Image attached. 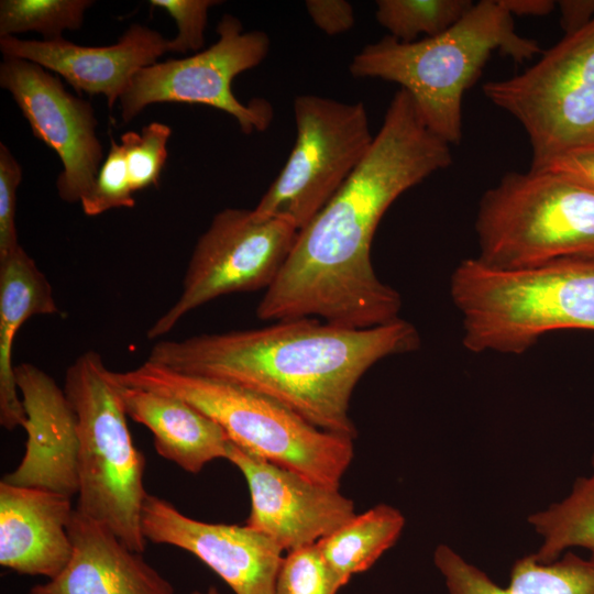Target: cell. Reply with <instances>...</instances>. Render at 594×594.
Listing matches in <instances>:
<instances>
[{
  "label": "cell",
  "instance_id": "6da1fadb",
  "mask_svg": "<svg viewBox=\"0 0 594 594\" xmlns=\"http://www.w3.org/2000/svg\"><path fill=\"white\" fill-rule=\"evenodd\" d=\"M451 163L450 144L425 125L409 94L399 89L361 163L298 231L256 316L270 321L318 318L354 329L398 319L400 295L372 264L375 231L403 193Z\"/></svg>",
  "mask_w": 594,
  "mask_h": 594
},
{
  "label": "cell",
  "instance_id": "7a4b0ae2",
  "mask_svg": "<svg viewBox=\"0 0 594 594\" xmlns=\"http://www.w3.org/2000/svg\"><path fill=\"white\" fill-rule=\"evenodd\" d=\"M420 337L402 318L354 329L318 318L156 342L147 361L263 394L314 426L350 439L352 393L378 361L415 351Z\"/></svg>",
  "mask_w": 594,
  "mask_h": 594
},
{
  "label": "cell",
  "instance_id": "3957f363",
  "mask_svg": "<svg viewBox=\"0 0 594 594\" xmlns=\"http://www.w3.org/2000/svg\"><path fill=\"white\" fill-rule=\"evenodd\" d=\"M493 52L524 62L541 53L519 35L498 0H482L444 32L400 42L386 35L364 46L349 70L356 78L396 82L411 97L425 125L448 144L462 139V101Z\"/></svg>",
  "mask_w": 594,
  "mask_h": 594
},
{
  "label": "cell",
  "instance_id": "277c9868",
  "mask_svg": "<svg viewBox=\"0 0 594 594\" xmlns=\"http://www.w3.org/2000/svg\"><path fill=\"white\" fill-rule=\"evenodd\" d=\"M450 294L466 350L520 354L561 329L594 330V257L502 270L477 257L455 267Z\"/></svg>",
  "mask_w": 594,
  "mask_h": 594
},
{
  "label": "cell",
  "instance_id": "5b68a950",
  "mask_svg": "<svg viewBox=\"0 0 594 594\" xmlns=\"http://www.w3.org/2000/svg\"><path fill=\"white\" fill-rule=\"evenodd\" d=\"M114 380L180 398L218 424L229 440L320 485L340 490L353 439L322 430L283 404L220 380L180 373L145 361Z\"/></svg>",
  "mask_w": 594,
  "mask_h": 594
},
{
  "label": "cell",
  "instance_id": "8992f818",
  "mask_svg": "<svg viewBox=\"0 0 594 594\" xmlns=\"http://www.w3.org/2000/svg\"><path fill=\"white\" fill-rule=\"evenodd\" d=\"M63 389L77 417V509L101 522L128 548L143 553L145 458L132 441L119 385L96 351L67 367Z\"/></svg>",
  "mask_w": 594,
  "mask_h": 594
},
{
  "label": "cell",
  "instance_id": "52a82bcc",
  "mask_svg": "<svg viewBox=\"0 0 594 594\" xmlns=\"http://www.w3.org/2000/svg\"><path fill=\"white\" fill-rule=\"evenodd\" d=\"M479 255L502 270L594 257V189L544 170L509 172L482 196Z\"/></svg>",
  "mask_w": 594,
  "mask_h": 594
},
{
  "label": "cell",
  "instance_id": "ba28073f",
  "mask_svg": "<svg viewBox=\"0 0 594 594\" xmlns=\"http://www.w3.org/2000/svg\"><path fill=\"white\" fill-rule=\"evenodd\" d=\"M482 89L527 133L530 168L594 147V19L565 34L522 73L487 81Z\"/></svg>",
  "mask_w": 594,
  "mask_h": 594
},
{
  "label": "cell",
  "instance_id": "9c48e42d",
  "mask_svg": "<svg viewBox=\"0 0 594 594\" xmlns=\"http://www.w3.org/2000/svg\"><path fill=\"white\" fill-rule=\"evenodd\" d=\"M293 112L296 139L292 152L252 211L260 219L286 218L300 230L345 183L374 136L362 102L299 95Z\"/></svg>",
  "mask_w": 594,
  "mask_h": 594
},
{
  "label": "cell",
  "instance_id": "30bf717a",
  "mask_svg": "<svg viewBox=\"0 0 594 594\" xmlns=\"http://www.w3.org/2000/svg\"><path fill=\"white\" fill-rule=\"evenodd\" d=\"M283 217L256 218L252 210L226 208L198 239L177 300L151 326L147 339L168 332L190 311L232 293L267 289L298 234Z\"/></svg>",
  "mask_w": 594,
  "mask_h": 594
},
{
  "label": "cell",
  "instance_id": "8fae6325",
  "mask_svg": "<svg viewBox=\"0 0 594 594\" xmlns=\"http://www.w3.org/2000/svg\"><path fill=\"white\" fill-rule=\"evenodd\" d=\"M217 33L218 41L206 50L139 70L120 98L122 120L130 122L152 103H199L232 116L244 134L265 131L273 120L272 105L265 99L243 103L231 85L265 59L271 40L264 31H244L231 14L221 18Z\"/></svg>",
  "mask_w": 594,
  "mask_h": 594
},
{
  "label": "cell",
  "instance_id": "7c38bea8",
  "mask_svg": "<svg viewBox=\"0 0 594 594\" xmlns=\"http://www.w3.org/2000/svg\"><path fill=\"white\" fill-rule=\"evenodd\" d=\"M0 86L11 94L34 136L59 156L63 172L56 187L61 199L80 202L96 180L103 155L92 106L66 91L57 76L25 59H3Z\"/></svg>",
  "mask_w": 594,
  "mask_h": 594
},
{
  "label": "cell",
  "instance_id": "4fadbf2b",
  "mask_svg": "<svg viewBox=\"0 0 594 594\" xmlns=\"http://www.w3.org/2000/svg\"><path fill=\"white\" fill-rule=\"evenodd\" d=\"M227 460L243 474L251 509L245 526L284 551L317 543L354 517L353 502L229 441Z\"/></svg>",
  "mask_w": 594,
  "mask_h": 594
},
{
  "label": "cell",
  "instance_id": "5bb4252c",
  "mask_svg": "<svg viewBox=\"0 0 594 594\" xmlns=\"http://www.w3.org/2000/svg\"><path fill=\"white\" fill-rule=\"evenodd\" d=\"M146 540L183 549L211 569L234 594H275L284 550L248 526L196 520L147 494L142 508Z\"/></svg>",
  "mask_w": 594,
  "mask_h": 594
},
{
  "label": "cell",
  "instance_id": "9a60e30c",
  "mask_svg": "<svg viewBox=\"0 0 594 594\" xmlns=\"http://www.w3.org/2000/svg\"><path fill=\"white\" fill-rule=\"evenodd\" d=\"M28 435L19 465L1 481L73 497L79 493L76 414L53 377L32 363L14 366Z\"/></svg>",
  "mask_w": 594,
  "mask_h": 594
},
{
  "label": "cell",
  "instance_id": "2e32d148",
  "mask_svg": "<svg viewBox=\"0 0 594 594\" xmlns=\"http://www.w3.org/2000/svg\"><path fill=\"white\" fill-rule=\"evenodd\" d=\"M0 51L4 58L25 59L61 75L78 92L105 95L111 109L135 74L168 52V40L135 23L108 46H81L63 37L26 41L7 36L0 37Z\"/></svg>",
  "mask_w": 594,
  "mask_h": 594
},
{
  "label": "cell",
  "instance_id": "e0dca14e",
  "mask_svg": "<svg viewBox=\"0 0 594 594\" xmlns=\"http://www.w3.org/2000/svg\"><path fill=\"white\" fill-rule=\"evenodd\" d=\"M73 554L55 578L28 594H175L172 583L101 522L74 509Z\"/></svg>",
  "mask_w": 594,
  "mask_h": 594
},
{
  "label": "cell",
  "instance_id": "ac0fdd59",
  "mask_svg": "<svg viewBox=\"0 0 594 594\" xmlns=\"http://www.w3.org/2000/svg\"><path fill=\"white\" fill-rule=\"evenodd\" d=\"M72 498L0 482V565L51 580L69 562Z\"/></svg>",
  "mask_w": 594,
  "mask_h": 594
},
{
  "label": "cell",
  "instance_id": "d6986e66",
  "mask_svg": "<svg viewBox=\"0 0 594 594\" xmlns=\"http://www.w3.org/2000/svg\"><path fill=\"white\" fill-rule=\"evenodd\" d=\"M118 385L128 417L152 432L162 458L191 474L216 459L227 458V433L194 406L174 396Z\"/></svg>",
  "mask_w": 594,
  "mask_h": 594
},
{
  "label": "cell",
  "instance_id": "ffe728a7",
  "mask_svg": "<svg viewBox=\"0 0 594 594\" xmlns=\"http://www.w3.org/2000/svg\"><path fill=\"white\" fill-rule=\"evenodd\" d=\"M58 312L47 277L22 245L0 257V424L7 430L26 422L12 363L15 336L28 319Z\"/></svg>",
  "mask_w": 594,
  "mask_h": 594
},
{
  "label": "cell",
  "instance_id": "44dd1931",
  "mask_svg": "<svg viewBox=\"0 0 594 594\" xmlns=\"http://www.w3.org/2000/svg\"><path fill=\"white\" fill-rule=\"evenodd\" d=\"M433 562L448 594H594V556L566 551L548 563L532 553L517 560L507 586L496 584L483 570L447 544H439Z\"/></svg>",
  "mask_w": 594,
  "mask_h": 594
},
{
  "label": "cell",
  "instance_id": "7402d4cb",
  "mask_svg": "<svg viewBox=\"0 0 594 594\" xmlns=\"http://www.w3.org/2000/svg\"><path fill=\"white\" fill-rule=\"evenodd\" d=\"M405 526L402 513L386 504L354 515L340 528L320 539L322 558L342 586L354 574L367 571L399 538Z\"/></svg>",
  "mask_w": 594,
  "mask_h": 594
},
{
  "label": "cell",
  "instance_id": "603a6c76",
  "mask_svg": "<svg viewBox=\"0 0 594 594\" xmlns=\"http://www.w3.org/2000/svg\"><path fill=\"white\" fill-rule=\"evenodd\" d=\"M592 473L578 477L570 493L546 509L528 517L541 542L534 558L552 562L572 548H583L594 556V453Z\"/></svg>",
  "mask_w": 594,
  "mask_h": 594
},
{
  "label": "cell",
  "instance_id": "cb8c5ba5",
  "mask_svg": "<svg viewBox=\"0 0 594 594\" xmlns=\"http://www.w3.org/2000/svg\"><path fill=\"white\" fill-rule=\"evenodd\" d=\"M472 6L471 0H377L375 18L389 36L408 43L444 32Z\"/></svg>",
  "mask_w": 594,
  "mask_h": 594
},
{
  "label": "cell",
  "instance_id": "d4e9b609",
  "mask_svg": "<svg viewBox=\"0 0 594 594\" xmlns=\"http://www.w3.org/2000/svg\"><path fill=\"white\" fill-rule=\"evenodd\" d=\"M90 0H1L0 37L37 32L44 41L62 36L65 30L81 28Z\"/></svg>",
  "mask_w": 594,
  "mask_h": 594
},
{
  "label": "cell",
  "instance_id": "484cf974",
  "mask_svg": "<svg viewBox=\"0 0 594 594\" xmlns=\"http://www.w3.org/2000/svg\"><path fill=\"white\" fill-rule=\"evenodd\" d=\"M172 129L161 122H151L141 133L125 132L120 138L133 191L155 186L167 158V142Z\"/></svg>",
  "mask_w": 594,
  "mask_h": 594
},
{
  "label": "cell",
  "instance_id": "4316f807",
  "mask_svg": "<svg viewBox=\"0 0 594 594\" xmlns=\"http://www.w3.org/2000/svg\"><path fill=\"white\" fill-rule=\"evenodd\" d=\"M342 587L315 543L283 558L275 594H337Z\"/></svg>",
  "mask_w": 594,
  "mask_h": 594
},
{
  "label": "cell",
  "instance_id": "83f0119b",
  "mask_svg": "<svg viewBox=\"0 0 594 594\" xmlns=\"http://www.w3.org/2000/svg\"><path fill=\"white\" fill-rule=\"evenodd\" d=\"M123 150L113 139L96 180L80 200L87 216H98L114 208L135 205Z\"/></svg>",
  "mask_w": 594,
  "mask_h": 594
},
{
  "label": "cell",
  "instance_id": "f1b7e54d",
  "mask_svg": "<svg viewBox=\"0 0 594 594\" xmlns=\"http://www.w3.org/2000/svg\"><path fill=\"white\" fill-rule=\"evenodd\" d=\"M218 3L220 1L216 0H151V7L165 10L177 24V35L168 40V52H200L209 9Z\"/></svg>",
  "mask_w": 594,
  "mask_h": 594
},
{
  "label": "cell",
  "instance_id": "f546056e",
  "mask_svg": "<svg viewBox=\"0 0 594 594\" xmlns=\"http://www.w3.org/2000/svg\"><path fill=\"white\" fill-rule=\"evenodd\" d=\"M22 168L8 147L0 144V257L19 245L15 227L16 190Z\"/></svg>",
  "mask_w": 594,
  "mask_h": 594
},
{
  "label": "cell",
  "instance_id": "4dcf8cb0",
  "mask_svg": "<svg viewBox=\"0 0 594 594\" xmlns=\"http://www.w3.org/2000/svg\"><path fill=\"white\" fill-rule=\"evenodd\" d=\"M307 12L322 32L338 35L348 32L354 25V11L344 0H307Z\"/></svg>",
  "mask_w": 594,
  "mask_h": 594
},
{
  "label": "cell",
  "instance_id": "1f68e13d",
  "mask_svg": "<svg viewBox=\"0 0 594 594\" xmlns=\"http://www.w3.org/2000/svg\"><path fill=\"white\" fill-rule=\"evenodd\" d=\"M531 169L549 170L594 189V147L568 152Z\"/></svg>",
  "mask_w": 594,
  "mask_h": 594
},
{
  "label": "cell",
  "instance_id": "d6a6232c",
  "mask_svg": "<svg viewBox=\"0 0 594 594\" xmlns=\"http://www.w3.org/2000/svg\"><path fill=\"white\" fill-rule=\"evenodd\" d=\"M557 3L565 34L579 30L594 19V0H563Z\"/></svg>",
  "mask_w": 594,
  "mask_h": 594
},
{
  "label": "cell",
  "instance_id": "836d02e7",
  "mask_svg": "<svg viewBox=\"0 0 594 594\" xmlns=\"http://www.w3.org/2000/svg\"><path fill=\"white\" fill-rule=\"evenodd\" d=\"M498 2L513 18L544 16L557 7V2L552 0H498Z\"/></svg>",
  "mask_w": 594,
  "mask_h": 594
},
{
  "label": "cell",
  "instance_id": "e575fe53",
  "mask_svg": "<svg viewBox=\"0 0 594 594\" xmlns=\"http://www.w3.org/2000/svg\"><path fill=\"white\" fill-rule=\"evenodd\" d=\"M191 594H221V593L215 586H210L206 591H194L191 592Z\"/></svg>",
  "mask_w": 594,
  "mask_h": 594
}]
</instances>
